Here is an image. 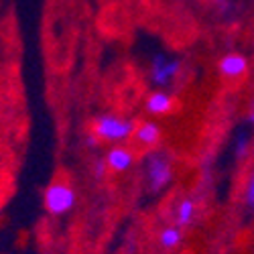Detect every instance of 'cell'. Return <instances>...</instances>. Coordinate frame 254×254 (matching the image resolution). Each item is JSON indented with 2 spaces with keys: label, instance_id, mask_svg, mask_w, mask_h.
I'll return each instance as SVG.
<instances>
[{
  "label": "cell",
  "instance_id": "cell-1",
  "mask_svg": "<svg viewBox=\"0 0 254 254\" xmlns=\"http://www.w3.org/2000/svg\"><path fill=\"white\" fill-rule=\"evenodd\" d=\"M175 179V165L173 157L167 151L157 149L146 151L144 157V181L151 193H161L173 183Z\"/></svg>",
  "mask_w": 254,
  "mask_h": 254
},
{
  "label": "cell",
  "instance_id": "cell-2",
  "mask_svg": "<svg viewBox=\"0 0 254 254\" xmlns=\"http://www.w3.org/2000/svg\"><path fill=\"white\" fill-rule=\"evenodd\" d=\"M136 122L132 118H124L118 114H98L92 120V132L104 142H124L132 138Z\"/></svg>",
  "mask_w": 254,
  "mask_h": 254
},
{
  "label": "cell",
  "instance_id": "cell-3",
  "mask_svg": "<svg viewBox=\"0 0 254 254\" xmlns=\"http://www.w3.org/2000/svg\"><path fill=\"white\" fill-rule=\"evenodd\" d=\"M77 201L75 189L69 181H53L43 193V205L51 216H65Z\"/></svg>",
  "mask_w": 254,
  "mask_h": 254
},
{
  "label": "cell",
  "instance_id": "cell-4",
  "mask_svg": "<svg viewBox=\"0 0 254 254\" xmlns=\"http://www.w3.org/2000/svg\"><path fill=\"white\" fill-rule=\"evenodd\" d=\"M183 63L179 57H171L167 53H157L151 59L149 65V79L157 90H167L169 86H173L175 79L181 73Z\"/></svg>",
  "mask_w": 254,
  "mask_h": 254
},
{
  "label": "cell",
  "instance_id": "cell-5",
  "mask_svg": "<svg viewBox=\"0 0 254 254\" xmlns=\"http://www.w3.org/2000/svg\"><path fill=\"white\" fill-rule=\"evenodd\" d=\"M218 73L224 79H240L248 73V57L238 51H230L220 57L218 61Z\"/></svg>",
  "mask_w": 254,
  "mask_h": 254
},
{
  "label": "cell",
  "instance_id": "cell-6",
  "mask_svg": "<svg viewBox=\"0 0 254 254\" xmlns=\"http://www.w3.org/2000/svg\"><path fill=\"white\" fill-rule=\"evenodd\" d=\"M177 108V100L167 90H153L144 100V110L151 116H167Z\"/></svg>",
  "mask_w": 254,
  "mask_h": 254
},
{
  "label": "cell",
  "instance_id": "cell-7",
  "mask_svg": "<svg viewBox=\"0 0 254 254\" xmlns=\"http://www.w3.org/2000/svg\"><path fill=\"white\" fill-rule=\"evenodd\" d=\"M104 163L108 167V171H112V173H126V171H130L134 165V153L128 146L114 144L112 149L106 153Z\"/></svg>",
  "mask_w": 254,
  "mask_h": 254
},
{
  "label": "cell",
  "instance_id": "cell-8",
  "mask_svg": "<svg viewBox=\"0 0 254 254\" xmlns=\"http://www.w3.org/2000/svg\"><path fill=\"white\" fill-rule=\"evenodd\" d=\"M132 138L136 140L138 146H142V149H146V151H151V149H157V146L161 144L163 128L157 122H153V120H144V122L136 124Z\"/></svg>",
  "mask_w": 254,
  "mask_h": 254
},
{
  "label": "cell",
  "instance_id": "cell-9",
  "mask_svg": "<svg viewBox=\"0 0 254 254\" xmlns=\"http://www.w3.org/2000/svg\"><path fill=\"white\" fill-rule=\"evenodd\" d=\"M197 207H199V201L195 199V195L179 197L175 203V209H173V224L183 230L189 228L197 218Z\"/></svg>",
  "mask_w": 254,
  "mask_h": 254
},
{
  "label": "cell",
  "instance_id": "cell-10",
  "mask_svg": "<svg viewBox=\"0 0 254 254\" xmlns=\"http://www.w3.org/2000/svg\"><path fill=\"white\" fill-rule=\"evenodd\" d=\"M185 240V232L183 228L171 224V226H165L161 232H159V244L161 248L165 250H177Z\"/></svg>",
  "mask_w": 254,
  "mask_h": 254
},
{
  "label": "cell",
  "instance_id": "cell-11",
  "mask_svg": "<svg viewBox=\"0 0 254 254\" xmlns=\"http://www.w3.org/2000/svg\"><path fill=\"white\" fill-rule=\"evenodd\" d=\"M242 205L248 214H254V167L248 169L242 181Z\"/></svg>",
  "mask_w": 254,
  "mask_h": 254
},
{
  "label": "cell",
  "instance_id": "cell-12",
  "mask_svg": "<svg viewBox=\"0 0 254 254\" xmlns=\"http://www.w3.org/2000/svg\"><path fill=\"white\" fill-rule=\"evenodd\" d=\"M250 149H252V136L248 132H240L236 138H234V144H232V151H234V157L238 161H244L248 155H250Z\"/></svg>",
  "mask_w": 254,
  "mask_h": 254
},
{
  "label": "cell",
  "instance_id": "cell-13",
  "mask_svg": "<svg viewBox=\"0 0 254 254\" xmlns=\"http://www.w3.org/2000/svg\"><path fill=\"white\" fill-rule=\"evenodd\" d=\"M106 173H108V167H106V163L104 161H98V163H94V177L96 179H104L106 177Z\"/></svg>",
  "mask_w": 254,
  "mask_h": 254
},
{
  "label": "cell",
  "instance_id": "cell-14",
  "mask_svg": "<svg viewBox=\"0 0 254 254\" xmlns=\"http://www.w3.org/2000/svg\"><path fill=\"white\" fill-rule=\"evenodd\" d=\"M100 138L94 134V132H90L88 136H86V146H90V149H98V146H100Z\"/></svg>",
  "mask_w": 254,
  "mask_h": 254
},
{
  "label": "cell",
  "instance_id": "cell-15",
  "mask_svg": "<svg viewBox=\"0 0 254 254\" xmlns=\"http://www.w3.org/2000/svg\"><path fill=\"white\" fill-rule=\"evenodd\" d=\"M244 120H246V124H248V126H254V104L248 108V112H246V118H244Z\"/></svg>",
  "mask_w": 254,
  "mask_h": 254
}]
</instances>
